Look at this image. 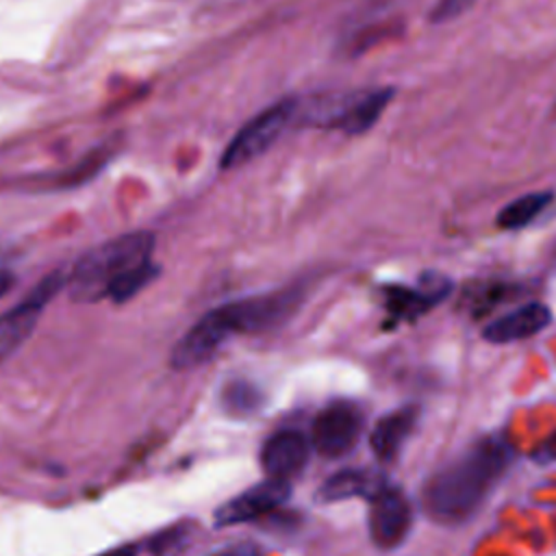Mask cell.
I'll list each match as a JSON object with an SVG mask.
<instances>
[{"mask_svg": "<svg viewBox=\"0 0 556 556\" xmlns=\"http://www.w3.org/2000/svg\"><path fill=\"white\" fill-rule=\"evenodd\" d=\"M510 447L500 437L471 445L437 471L424 489V508L439 523H458L476 513L510 463Z\"/></svg>", "mask_w": 556, "mask_h": 556, "instance_id": "cell-1", "label": "cell"}, {"mask_svg": "<svg viewBox=\"0 0 556 556\" xmlns=\"http://www.w3.org/2000/svg\"><path fill=\"white\" fill-rule=\"evenodd\" d=\"M152 248L154 237L148 230L119 235L91 248L67 274L72 300L96 302L106 298L124 274L152 261Z\"/></svg>", "mask_w": 556, "mask_h": 556, "instance_id": "cell-2", "label": "cell"}, {"mask_svg": "<svg viewBox=\"0 0 556 556\" xmlns=\"http://www.w3.org/2000/svg\"><path fill=\"white\" fill-rule=\"evenodd\" d=\"M391 87H369L339 93H317L298 98L295 122L326 130H341L345 135L367 132L393 100Z\"/></svg>", "mask_w": 556, "mask_h": 556, "instance_id": "cell-3", "label": "cell"}, {"mask_svg": "<svg viewBox=\"0 0 556 556\" xmlns=\"http://www.w3.org/2000/svg\"><path fill=\"white\" fill-rule=\"evenodd\" d=\"M298 113V98L289 96L271 106L256 113L250 122H245L237 135L230 139L226 150L222 152L219 167L222 169H235L245 165L248 161L261 156L269 146L276 143V139L295 124Z\"/></svg>", "mask_w": 556, "mask_h": 556, "instance_id": "cell-4", "label": "cell"}, {"mask_svg": "<svg viewBox=\"0 0 556 556\" xmlns=\"http://www.w3.org/2000/svg\"><path fill=\"white\" fill-rule=\"evenodd\" d=\"M63 271H52L41 278L15 306L0 315V361L13 354L33 332L43 306L61 291L65 285Z\"/></svg>", "mask_w": 556, "mask_h": 556, "instance_id": "cell-5", "label": "cell"}, {"mask_svg": "<svg viewBox=\"0 0 556 556\" xmlns=\"http://www.w3.org/2000/svg\"><path fill=\"white\" fill-rule=\"evenodd\" d=\"M235 330L224 306L204 313L176 343L172 350V365L176 369H191L206 363Z\"/></svg>", "mask_w": 556, "mask_h": 556, "instance_id": "cell-6", "label": "cell"}, {"mask_svg": "<svg viewBox=\"0 0 556 556\" xmlns=\"http://www.w3.org/2000/svg\"><path fill=\"white\" fill-rule=\"evenodd\" d=\"M300 306V291L282 289L224 304L235 334L258 332L285 321Z\"/></svg>", "mask_w": 556, "mask_h": 556, "instance_id": "cell-7", "label": "cell"}, {"mask_svg": "<svg viewBox=\"0 0 556 556\" xmlns=\"http://www.w3.org/2000/svg\"><path fill=\"white\" fill-rule=\"evenodd\" d=\"M363 430V413L352 402L328 404L313 421V445L319 454L334 458L348 454Z\"/></svg>", "mask_w": 556, "mask_h": 556, "instance_id": "cell-8", "label": "cell"}, {"mask_svg": "<svg viewBox=\"0 0 556 556\" xmlns=\"http://www.w3.org/2000/svg\"><path fill=\"white\" fill-rule=\"evenodd\" d=\"M410 521V504L400 489L384 484L369 497V536L378 547H397L406 539Z\"/></svg>", "mask_w": 556, "mask_h": 556, "instance_id": "cell-9", "label": "cell"}, {"mask_svg": "<svg viewBox=\"0 0 556 556\" xmlns=\"http://www.w3.org/2000/svg\"><path fill=\"white\" fill-rule=\"evenodd\" d=\"M291 484L289 480H276L267 478L248 491L239 493L237 497L228 500L215 510V523L217 526H235L245 523L252 519H258L271 510H276L280 504L289 500Z\"/></svg>", "mask_w": 556, "mask_h": 556, "instance_id": "cell-10", "label": "cell"}, {"mask_svg": "<svg viewBox=\"0 0 556 556\" xmlns=\"http://www.w3.org/2000/svg\"><path fill=\"white\" fill-rule=\"evenodd\" d=\"M308 458V441L298 430L271 434L261 450V467L267 478L291 480Z\"/></svg>", "mask_w": 556, "mask_h": 556, "instance_id": "cell-11", "label": "cell"}, {"mask_svg": "<svg viewBox=\"0 0 556 556\" xmlns=\"http://www.w3.org/2000/svg\"><path fill=\"white\" fill-rule=\"evenodd\" d=\"M549 321H552L549 308L541 302H530L493 319L482 334L491 343H510V341H521L541 332L545 326H549Z\"/></svg>", "mask_w": 556, "mask_h": 556, "instance_id": "cell-12", "label": "cell"}, {"mask_svg": "<svg viewBox=\"0 0 556 556\" xmlns=\"http://www.w3.org/2000/svg\"><path fill=\"white\" fill-rule=\"evenodd\" d=\"M415 421H417L415 406H404V408L378 419V424L374 426L371 437H369L371 452L378 456V460L391 463L397 458L406 437L413 432Z\"/></svg>", "mask_w": 556, "mask_h": 556, "instance_id": "cell-13", "label": "cell"}, {"mask_svg": "<svg viewBox=\"0 0 556 556\" xmlns=\"http://www.w3.org/2000/svg\"><path fill=\"white\" fill-rule=\"evenodd\" d=\"M426 289H400V287H393L387 291V308L391 311L393 319H413L417 315H421L424 311H428L434 302H439L450 285L437 276V282L426 280L424 285Z\"/></svg>", "mask_w": 556, "mask_h": 556, "instance_id": "cell-14", "label": "cell"}, {"mask_svg": "<svg viewBox=\"0 0 556 556\" xmlns=\"http://www.w3.org/2000/svg\"><path fill=\"white\" fill-rule=\"evenodd\" d=\"M384 486V480L374 471L365 469H343L330 476L319 489V500L324 502H341L348 497H371L376 491Z\"/></svg>", "mask_w": 556, "mask_h": 556, "instance_id": "cell-15", "label": "cell"}, {"mask_svg": "<svg viewBox=\"0 0 556 556\" xmlns=\"http://www.w3.org/2000/svg\"><path fill=\"white\" fill-rule=\"evenodd\" d=\"M552 202V193L549 191H534V193H526L513 202H508L500 215H497V226L506 228V230H517L528 226L530 222H534Z\"/></svg>", "mask_w": 556, "mask_h": 556, "instance_id": "cell-16", "label": "cell"}, {"mask_svg": "<svg viewBox=\"0 0 556 556\" xmlns=\"http://www.w3.org/2000/svg\"><path fill=\"white\" fill-rule=\"evenodd\" d=\"M222 404L228 413L232 415H250L258 408L261 404V393L256 387H252L250 382L243 380H235L230 384L224 387L222 391Z\"/></svg>", "mask_w": 556, "mask_h": 556, "instance_id": "cell-17", "label": "cell"}, {"mask_svg": "<svg viewBox=\"0 0 556 556\" xmlns=\"http://www.w3.org/2000/svg\"><path fill=\"white\" fill-rule=\"evenodd\" d=\"M156 274H159V267H156L152 261H148V263H143V265H139V267H135V269H130L128 274H124V276L111 287V291H109L106 298H111L113 302H126V300L135 298L150 280H154Z\"/></svg>", "mask_w": 556, "mask_h": 556, "instance_id": "cell-18", "label": "cell"}, {"mask_svg": "<svg viewBox=\"0 0 556 556\" xmlns=\"http://www.w3.org/2000/svg\"><path fill=\"white\" fill-rule=\"evenodd\" d=\"M109 156H111V152H109V148H106V146H100L98 150L89 152L80 165H76L72 172H67V176H65V185H78V182H85L87 178H91V176H93V174H96V172H98V169L109 161Z\"/></svg>", "mask_w": 556, "mask_h": 556, "instance_id": "cell-19", "label": "cell"}, {"mask_svg": "<svg viewBox=\"0 0 556 556\" xmlns=\"http://www.w3.org/2000/svg\"><path fill=\"white\" fill-rule=\"evenodd\" d=\"M476 0H437L432 9V20L434 22H447L454 20L456 15L465 13Z\"/></svg>", "mask_w": 556, "mask_h": 556, "instance_id": "cell-20", "label": "cell"}, {"mask_svg": "<svg viewBox=\"0 0 556 556\" xmlns=\"http://www.w3.org/2000/svg\"><path fill=\"white\" fill-rule=\"evenodd\" d=\"M215 556H261V552L256 549V545L239 543V545H230V547L217 552Z\"/></svg>", "mask_w": 556, "mask_h": 556, "instance_id": "cell-21", "label": "cell"}, {"mask_svg": "<svg viewBox=\"0 0 556 556\" xmlns=\"http://www.w3.org/2000/svg\"><path fill=\"white\" fill-rule=\"evenodd\" d=\"M539 456L545 460H556V432L547 441H543Z\"/></svg>", "mask_w": 556, "mask_h": 556, "instance_id": "cell-22", "label": "cell"}, {"mask_svg": "<svg viewBox=\"0 0 556 556\" xmlns=\"http://www.w3.org/2000/svg\"><path fill=\"white\" fill-rule=\"evenodd\" d=\"M135 554H137V549L132 545H124V547H115V549H109L98 556H135Z\"/></svg>", "mask_w": 556, "mask_h": 556, "instance_id": "cell-23", "label": "cell"}, {"mask_svg": "<svg viewBox=\"0 0 556 556\" xmlns=\"http://www.w3.org/2000/svg\"><path fill=\"white\" fill-rule=\"evenodd\" d=\"M11 285H13V276L9 271L0 269V295H4L11 289Z\"/></svg>", "mask_w": 556, "mask_h": 556, "instance_id": "cell-24", "label": "cell"}]
</instances>
